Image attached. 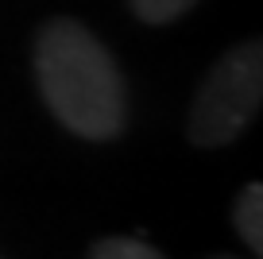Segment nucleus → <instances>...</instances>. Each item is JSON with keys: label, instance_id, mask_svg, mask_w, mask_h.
<instances>
[{"label": "nucleus", "instance_id": "39448f33", "mask_svg": "<svg viewBox=\"0 0 263 259\" xmlns=\"http://www.w3.org/2000/svg\"><path fill=\"white\" fill-rule=\"evenodd\" d=\"M197 0H132V12L143 20V24H174L182 20Z\"/></svg>", "mask_w": 263, "mask_h": 259}, {"label": "nucleus", "instance_id": "f03ea898", "mask_svg": "<svg viewBox=\"0 0 263 259\" xmlns=\"http://www.w3.org/2000/svg\"><path fill=\"white\" fill-rule=\"evenodd\" d=\"M263 101V47L244 39L209 66L190 108V139L197 147H224L255 120Z\"/></svg>", "mask_w": 263, "mask_h": 259}, {"label": "nucleus", "instance_id": "20e7f679", "mask_svg": "<svg viewBox=\"0 0 263 259\" xmlns=\"http://www.w3.org/2000/svg\"><path fill=\"white\" fill-rule=\"evenodd\" d=\"M89 259H166V255L136 236H105L89 248Z\"/></svg>", "mask_w": 263, "mask_h": 259}, {"label": "nucleus", "instance_id": "423d86ee", "mask_svg": "<svg viewBox=\"0 0 263 259\" xmlns=\"http://www.w3.org/2000/svg\"><path fill=\"white\" fill-rule=\"evenodd\" d=\"M209 259H240V255H209Z\"/></svg>", "mask_w": 263, "mask_h": 259}, {"label": "nucleus", "instance_id": "f257e3e1", "mask_svg": "<svg viewBox=\"0 0 263 259\" xmlns=\"http://www.w3.org/2000/svg\"><path fill=\"white\" fill-rule=\"evenodd\" d=\"M35 81L50 116L82 139L124 132V78L116 58L78 20H50L35 39Z\"/></svg>", "mask_w": 263, "mask_h": 259}, {"label": "nucleus", "instance_id": "7ed1b4c3", "mask_svg": "<svg viewBox=\"0 0 263 259\" xmlns=\"http://www.w3.org/2000/svg\"><path fill=\"white\" fill-rule=\"evenodd\" d=\"M232 220H236V232H240V240L248 244V251L259 255L263 251V186L259 182H248V186L240 190Z\"/></svg>", "mask_w": 263, "mask_h": 259}]
</instances>
